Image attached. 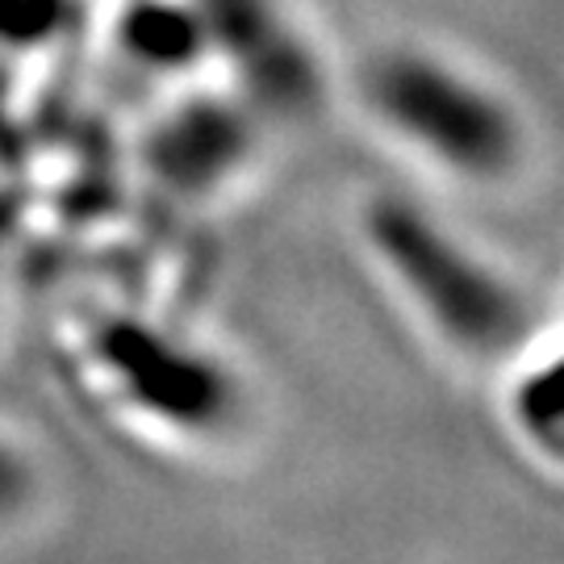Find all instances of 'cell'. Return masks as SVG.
I'll return each instance as SVG.
<instances>
[{
  "label": "cell",
  "mask_w": 564,
  "mask_h": 564,
  "mask_svg": "<svg viewBox=\"0 0 564 564\" xmlns=\"http://www.w3.org/2000/svg\"><path fill=\"white\" fill-rule=\"evenodd\" d=\"M256 155V121L247 101L193 93L167 105L142 139V167L167 197L205 202L242 176Z\"/></svg>",
  "instance_id": "obj_4"
},
{
  "label": "cell",
  "mask_w": 564,
  "mask_h": 564,
  "mask_svg": "<svg viewBox=\"0 0 564 564\" xmlns=\"http://www.w3.org/2000/svg\"><path fill=\"white\" fill-rule=\"evenodd\" d=\"M93 364L105 389L134 419L181 435L226 431L239 414V381L214 351L139 314H109L93 326Z\"/></svg>",
  "instance_id": "obj_3"
},
{
  "label": "cell",
  "mask_w": 564,
  "mask_h": 564,
  "mask_svg": "<svg viewBox=\"0 0 564 564\" xmlns=\"http://www.w3.org/2000/svg\"><path fill=\"white\" fill-rule=\"evenodd\" d=\"M121 63L160 80H184L209 59V34L197 0H126L113 18Z\"/></svg>",
  "instance_id": "obj_6"
},
{
  "label": "cell",
  "mask_w": 564,
  "mask_h": 564,
  "mask_svg": "<svg viewBox=\"0 0 564 564\" xmlns=\"http://www.w3.org/2000/svg\"><path fill=\"white\" fill-rule=\"evenodd\" d=\"M360 101L377 130L452 181L498 184L523 163L519 109L498 84L435 46H381L364 63Z\"/></svg>",
  "instance_id": "obj_1"
},
{
  "label": "cell",
  "mask_w": 564,
  "mask_h": 564,
  "mask_svg": "<svg viewBox=\"0 0 564 564\" xmlns=\"http://www.w3.org/2000/svg\"><path fill=\"white\" fill-rule=\"evenodd\" d=\"M34 498V473L18 447L0 435V523L18 519Z\"/></svg>",
  "instance_id": "obj_8"
},
{
  "label": "cell",
  "mask_w": 564,
  "mask_h": 564,
  "mask_svg": "<svg viewBox=\"0 0 564 564\" xmlns=\"http://www.w3.org/2000/svg\"><path fill=\"white\" fill-rule=\"evenodd\" d=\"M9 235H13V226H9V218L0 214V263H4V242H9Z\"/></svg>",
  "instance_id": "obj_9"
},
{
  "label": "cell",
  "mask_w": 564,
  "mask_h": 564,
  "mask_svg": "<svg viewBox=\"0 0 564 564\" xmlns=\"http://www.w3.org/2000/svg\"><path fill=\"white\" fill-rule=\"evenodd\" d=\"M209 34V59L235 67L242 101L302 109L318 97V63L281 0H197Z\"/></svg>",
  "instance_id": "obj_5"
},
{
  "label": "cell",
  "mask_w": 564,
  "mask_h": 564,
  "mask_svg": "<svg viewBox=\"0 0 564 564\" xmlns=\"http://www.w3.org/2000/svg\"><path fill=\"white\" fill-rule=\"evenodd\" d=\"M510 423L540 452L547 464H561L564 452V402H561V360L547 356L540 368H527L510 389Z\"/></svg>",
  "instance_id": "obj_7"
},
{
  "label": "cell",
  "mask_w": 564,
  "mask_h": 564,
  "mask_svg": "<svg viewBox=\"0 0 564 564\" xmlns=\"http://www.w3.org/2000/svg\"><path fill=\"white\" fill-rule=\"evenodd\" d=\"M364 239L393 289L447 347L494 360L523 343L531 323L523 293L423 205L377 197L364 214Z\"/></svg>",
  "instance_id": "obj_2"
}]
</instances>
